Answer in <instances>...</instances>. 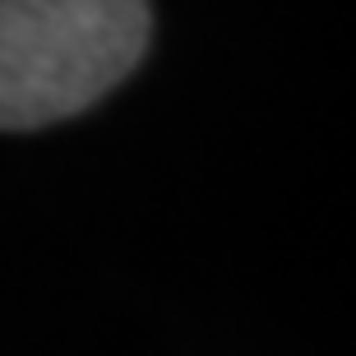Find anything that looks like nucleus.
Segmentation results:
<instances>
[{
    "instance_id": "1",
    "label": "nucleus",
    "mask_w": 356,
    "mask_h": 356,
    "mask_svg": "<svg viewBox=\"0 0 356 356\" xmlns=\"http://www.w3.org/2000/svg\"><path fill=\"white\" fill-rule=\"evenodd\" d=\"M153 38L139 0H0V130H42L130 79Z\"/></svg>"
}]
</instances>
